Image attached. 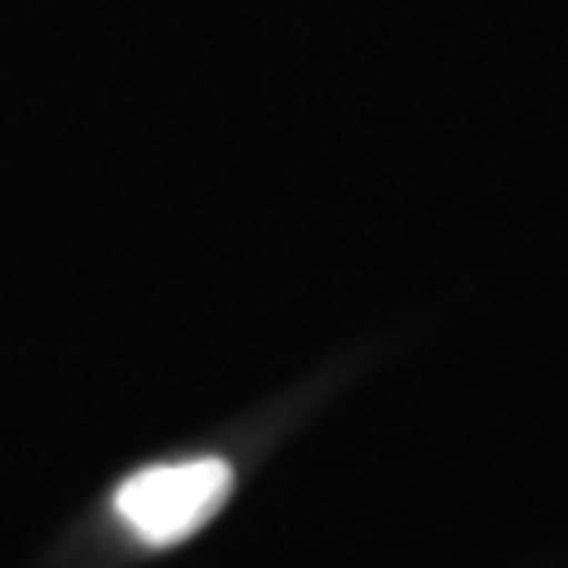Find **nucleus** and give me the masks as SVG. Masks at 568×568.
<instances>
[{
	"label": "nucleus",
	"instance_id": "f257e3e1",
	"mask_svg": "<svg viewBox=\"0 0 568 568\" xmlns=\"http://www.w3.org/2000/svg\"><path fill=\"white\" fill-rule=\"evenodd\" d=\"M233 493V469L223 459H181V465H152L119 484L114 511L148 545H175L194 536Z\"/></svg>",
	"mask_w": 568,
	"mask_h": 568
}]
</instances>
